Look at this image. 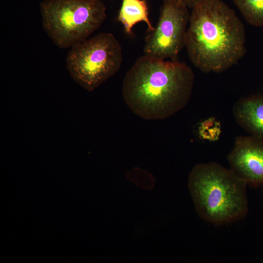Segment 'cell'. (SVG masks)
Masks as SVG:
<instances>
[{"label":"cell","mask_w":263,"mask_h":263,"mask_svg":"<svg viewBox=\"0 0 263 263\" xmlns=\"http://www.w3.org/2000/svg\"><path fill=\"white\" fill-rule=\"evenodd\" d=\"M194 81L193 72L185 63L144 55L126 73L123 98L137 116L147 120L164 119L187 105Z\"/></svg>","instance_id":"1"},{"label":"cell","mask_w":263,"mask_h":263,"mask_svg":"<svg viewBox=\"0 0 263 263\" xmlns=\"http://www.w3.org/2000/svg\"><path fill=\"white\" fill-rule=\"evenodd\" d=\"M244 25L221 0H202L192 8L186 44L193 65L205 73L223 72L246 53Z\"/></svg>","instance_id":"2"},{"label":"cell","mask_w":263,"mask_h":263,"mask_svg":"<svg viewBox=\"0 0 263 263\" xmlns=\"http://www.w3.org/2000/svg\"><path fill=\"white\" fill-rule=\"evenodd\" d=\"M246 186L230 169L215 162L196 165L188 177V186L196 211L204 220L216 225L246 215Z\"/></svg>","instance_id":"3"},{"label":"cell","mask_w":263,"mask_h":263,"mask_svg":"<svg viewBox=\"0 0 263 263\" xmlns=\"http://www.w3.org/2000/svg\"><path fill=\"white\" fill-rule=\"evenodd\" d=\"M39 7L44 30L60 49L87 39L106 18L100 0H44Z\"/></svg>","instance_id":"4"},{"label":"cell","mask_w":263,"mask_h":263,"mask_svg":"<svg viewBox=\"0 0 263 263\" xmlns=\"http://www.w3.org/2000/svg\"><path fill=\"white\" fill-rule=\"evenodd\" d=\"M121 46L111 33H101L72 47L66 57L67 69L74 80L92 92L119 70Z\"/></svg>","instance_id":"5"},{"label":"cell","mask_w":263,"mask_h":263,"mask_svg":"<svg viewBox=\"0 0 263 263\" xmlns=\"http://www.w3.org/2000/svg\"><path fill=\"white\" fill-rule=\"evenodd\" d=\"M190 15L178 0H163L156 27L145 38L144 55L165 60H177L185 47Z\"/></svg>","instance_id":"6"},{"label":"cell","mask_w":263,"mask_h":263,"mask_svg":"<svg viewBox=\"0 0 263 263\" xmlns=\"http://www.w3.org/2000/svg\"><path fill=\"white\" fill-rule=\"evenodd\" d=\"M227 160L231 170L247 185H263V139L237 136Z\"/></svg>","instance_id":"7"},{"label":"cell","mask_w":263,"mask_h":263,"mask_svg":"<svg viewBox=\"0 0 263 263\" xmlns=\"http://www.w3.org/2000/svg\"><path fill=\"white\" fill-rule=\"evenodd\" d=\"M238 124L250 135L263 139V94L241 98L233 107Z\"/></svg>","instance_id":"8"},{"label":"cell","mask_w":263,"mask_h":263,"mask_svg":"<svg viewBox=\"0 0 263 263\" xmlns=\"http://www.w3.org/2000/svg\"><path fill=\"white\" fill-rule=\"evenodd\" d=\"M117 19L128 34H132L133 27L140 22L147 24L149 32L154 29L149 18V9L146 0H122Z\"/></svg>","instance_id":"9"},{"label":"cell","mask_w":263,"mask_h":263,"mask_svg":"<svg viewBox=\"0 0 263 263\" xmlns=\"http://www.w3.org/2000/svg\"><path fill=\"white\" fill-rule=\"evenodd\" d=\"M233 2L248 23L263 26V0H233Z\"/></svg>","instance_id":"10"},{"label":"cell","mask_w":263,"mask_h":263,"mask_svg":"<svg viewBox=\"0 0 263 263\" xmlns=\"http://www.w3.org/2000/svg\"><path fill=\"white\" fill-rule=\"evenodd\" d=\"M198 133L202 140L215 142L219 140L221 136V124L214 117H209L200 123Z\"/></svg>","instance_id":"11"},{"label":"cell","mask_w":263,"mask_h":263,"mask_svg":"<svg viewBox=\"0 0 263 263\" xmlns=\"http://www.w3.org/2000/svg\"><path fill=\"white\" fill-rule=\"evenodd\" d=\"M188 8H192L202 0H178Z\"/></svg>","instance_id":"12"}]
</instances>
